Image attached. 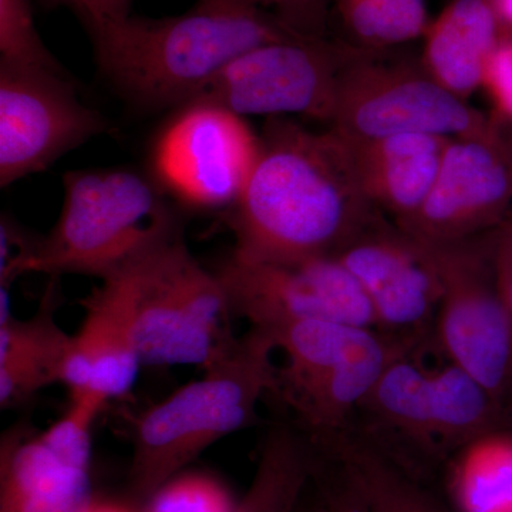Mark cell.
<instances>
[{
    "label": "cell",
    "instance_id": "obj_1",
    "mask_svg": "<svg viewBox=\"0 0 512 512\" xmlns=\"http://www.w3.org/2000/svg\"><path fill=\"white\" fill-rule=\"evenodd\" d=\"M375 210L330 128L269 119L245 190L228 211L232 252L258 261L333 255Z\"/></svg>",
    "mask_w": 512,
    "mask_h": 512
},
{
    "label": "cell",
    "instance_id": "obj_2",
    "mask_svg": "<svg viewBox=\"0 0 512 512\" xmlns=\"http://www.w3.org/2000/svg\"><path fill=\"white\" fill-rule=\"evenodd\" d=\"M296 36L305 35L247 0H197L173 18L130 15L92 35L104 76L150 109L183 106L238 56Z\"/></svg>",
    "mask_w": 512,
    "mask_h": 512
},
{
    "label": "cell",
    "instance_id": "obj_3",
    "mask_svg": "<svg viewBox=\"0 0 512 512\" xmlns=\"http://www.w3.org/2000/svg\"><path fill=\"white\" fill-rule=\"evenodd\" d=\"M274 339L251 328L235 338L204 376L141 413L133 430L128 484L147 501L207 448L256 420V409L274 392Z\"/></svg>",
    "mask_w": 512,
    "mask_h": 512
},
{
    "label": "cell",
    "instance_id": "obj_4",
    "mask_svg": "<svg viewBox=\"0 0 512 512\" xmlns=\"http://www.w3.org/2000/svg\"><path fill=\"white\" fill-rule=\"evenodd\" d=\"M101 284L119 301L143 365L204 370L237 338L220 279L191 254L180 225Z\"/></svg>",
    "mask_w": 512,
    "mask_h": 512
},
{
    "label": "cell",
    "instance_id": "obj_5",
    "mask_svg": "<svg viewBox=\"0 0 512 512\" xmlns=\"http://www.w3.org/2000/svg\"><path fill=\"white\" fill-rule=\"evenodd\" d=\"M62 212L15 269L23 274L104 279L178 227L168 195L137 171H72L63 178Z\"/></svg>",
    "mask_w": 512,
    "mask_h": 512
},
{
    "label": "cell",
    "instance_id": "obj_6",
    "mask_svg": "<svg viewBox=\"0 0 512 512\" xmlns=\"http://www.w3.org/2000/svg\"><path fill=\"white\" fill-rule=\"evenodd\" d=\"M268 333L285 355L271 394L320 437L346 427L390 363L403 356L377 330L343 323L303 320Z\"/></svg>",
    "mask_w": 512,
    "mask_h": 512
},
{
    "label": "cell",
    "instance_id": "obj_7",
    "mask_svg": "<svg viewBox=\"0 0 512 512\" xmlns=\"http://www.w3.org/2000/svg\"><path fill=\"white\" fill-rule=\"evenodd\" d=\"M384 53L357 50L346 64L330 130L349 138H466L493 131L494 117L484 116L444 89L421 60H392Z\"/></svg>",
    "mask_w": 512,
    "mask_h": 512
},
{
    "label": "cell",
    "instance_id": "obj_8",
    "mask_svg": "<svg viewBox=\"0 0 512 512\" xmlns=\"http://www.w3.org/2000/svg\"><path fill=\"white\" fill-rule=\"evenodd\" d=\"M356 52L326 37L265 43L232 60L191 101H210L242 117L296 114L330 124L340 76Z\"/></svg>",
    "mask_w": 512,
    "mask_h": 512
},
{
    "label": "cell",
    "instance_id": "obj_9",
    "mask_svg": "<svg viewBox=\"0 0 512 512\" xmlns=\"http://www.w3.org/2000/svg\"><path fill=\"white\" fill-rule=\"evenodd\" d=\"M493 231L443 244L421 242L440 278L441 345L454 365L498 399L512 377V316L495 284Z\"/></svg>",
    "mask_w": 512,
    "mask_h": 512
},
{
    "label": "cell",
    "instance_id": "obj_10",
    "mask_svg": "<svg viewBox=\"0 0 512 512\" xmlns=\"http://www.w3.org/2000/svg\"><path fill=\"white\" fill-rule=\"evenodd\" d=\"M261 137L244 117L210 103L177 107L154 138L151 177L194 210H232L258 158Z\"/></svg>",
    "mask_w": 512,
    "mask_h": 512
},
{
    "label": "cell",
    "instance_id": "obj_11",
    "mask_svg": "<svg viewBox=\"0 0 512 512\" xmlns=\"http://www.w3.org/2000/svg\"><path fill=\"white\" fill-rule=\"evenodd\" d=\"M231 316L272 332L303 320L377 330L366 292L335 256L258 261L232 252L215 269Z\"/></svg>",
    "mask_w": 512,
    "mask_h": 512
},
{
    "label": "cell",
    "instance_id": "obj_12",
    "mask_svg": "<svg viewBox=\"0 0 512 512\" xmlns=\"http://www.w3.org/2000/svg\"><path fill=\"white\" fill-rule=\"evenodd\" d=\"M332 256L362 286L377 332L394 346L399 338L417 340L439 313L441 284L429 249L383 212L373 211Z\"/></svg>",
    "mask_w": 512,
    "mask_h": 512
},
{
    "label": "cell",
    "instance_id": "obj_13",
    "mask_svg": "<svg viewBox=\"0 0 512 512\" xmlns=\"http://www.w3.org/2000/svg\"><path fill=\"white\" fill-rule=\"evenodd\" d=\"M107 130L69 76L0 67V185L40 173Z\"/></svg>",
    "mask_w": 512,
    "mask_h": 512
},
{
    "label": "cell",
    "instance_id": "obj_14",
    "mask_svg": "<svg viewBox=\"0 0 512 512\" xmlns=\"http://www.w3.org/2000/svg\"><path fill=\"white\" fill-rule=\"evenodd\" d=\"M511 204L512 163L495 121L484 136L448 141L426 201L397 225L431 244L460 241L500 227Z\"/></svg>",
    "mask_w": 512,
    "mask_h": 512
},
{
    "label": "cell",
    "instance_id": "obj_15",
    "mask_svg": "<svg viewBox=\"0 0 512 512\" xmlns=\"http://www.w3.org/2000/svg\"><path fill=\"white\" fill-rule=\"evenodd\" d=\"M362 406L410 439L464 444L476 439L493 420L495 399L460 366L429 375L397 357ZM360 406V407H362Z\"/></svg>",
    "mask_w": 512,
    "mask_h": 512
},
{
    "label": "cell",
    "instance_id": "obj_16",
    "mask_svg": "<svg viewBox=\"0 0 512 512\" xmlns=\"http://www.w3.org/2000/svg\"><path fill=\"white\" fill-rule=\"evenodd\" d=\"M335 134L342 141L356 183L367 202L390 215L394 224H402L420 210L433 188L451 140L430 134L379 138Z\"/></svg>",
    "mask_w": 512,
    "mask_h": 512
},
{
    "label": "cell",
    "instance_id": "obj_17",
    "mask_svg": "<svg viewBox=\"0 0 512 512\" xmlns=\"http://www.w3.org/2000/svg\"><path fill=\"white\" fill-rule=\"evenodd\" d=\"M84 319L72 335L62 383L70 392H92L107 400L133 389L141 363L119 301L101 284L82 301Z\"/></svg>",
    "mask_w": 512,
    "mask_h": 512
},
{
    "label": "cell",
    "instance_id": "obj_18",
    "mask_svg": "<svg viewBox=\"0 0 512 512\" xmlns=\"http://www.w3.org/2000/svg\"><path fill=\"white\" fill-rule=\"evenodd\" d=\"M32 318L10 315L9 288L0 286V404L15 406L53 383H62L72 335L56 320L59 278L50 276Z\"/></svg>",
    "mask_w": 512,
    "mask_h": 512
},
{
    "label": "cell",
    "instance_id": "obj_19",
    "mask_svg": "<svg viewBox=\"0 0 512 512\" xmlns=\"http://www.w3.org/2000/svg\"><path fill=\"white\" fill-rule=\"evenodd\" d=\"M501 35L491 0H450L426 30L421 64L444 89L466 100L483 86Z\"/></svg>",
    "mask_w": 512,
    "mask_h": 512
},
{
    "label": "cell",
    "instance_id": "obj_20",
    "mask_svg": "<svg viewBox=\"0 0 512 512\" xmlns=\"http://www.w3.org/2000/svg\"><path fill=\"white\" fill-rule=\"evenodd\" d=\"M0 512H86L94 498L89 470L63 460L43 437L2 447Z\"/></svg>",
    "mask_w": 512,
    "mask_h": 512
},
{
    "label": "cell",
    "instance_id": "obj_21",
    "mask_svg": "<svg viewBox=\"0 0 512 512\" xmlns=\"http://www.w3.org/2000/svg\"><path fill=\"white\" fill-rule=\"evenodd\" d=\"M312 473L313 457L302 437L286 427L272 431L235 512H296Z\"/></svg>",
    "mask_w": 512,
    "mask_h": 512
},
{
    "label": "cell",
    "instance_id": "obj_22",
    "mask_svg": "<svg viewBox=\"0 0 512 512\" xmlns=\"http://www.w3.org/2000/svg\"><path fill=\"white\" fill-rule=\"evenodd\" d=\"M345 33L343 43L384 53L423 39L429 28L426 0H332Z\"/></svg>",
    "mask_w": 512,
    "mask_h": 512
},
{
    "label": "cell",
    "instance_id": "obj_23",
    "mask_svg": "<svg viewBox=\"0 0 512 512\" xmlns=\"http://www.w3.org/2000/svg\"><path fill=\"white\" fill-rule=\"evenodd\" d=\"M468 450L454 493L461 512H512V440H487Z\"/></svg>",
    "mask_w": 512,
    "mask_h": 512
},
{
    "label": "cell",
    "instance_id": "obj_24",
    "mask_svg": "<svg viewBox=\"0 0 512 512\" xmlns=\"http://www.w3.org/2000/svg\"><path fill=\"white\" fill-rule=\"evenodd\" d=\"M0 67L66 76L37 33L30 0H0Z\"/></svg>",
    "mask_w": 512,
    "mask_h": 512
},
{
    "label": "cell",
    "instance_id": "obj_25",
    "mask_svg": "<svg viewBox=\"0 0 512 512\" xmlns=\"http://www.w3.org/2000/svg\"><path fill=\"white\" fill-rule=\"evenodd\" d=\"M146 512H235L227 488L202 474H178L146 501Z\"/></svg>",
    "mask_w": 512,
    "mask_h": 512
},
{
    "label": "cell",
    "instance_id": "obj_26",
    "mask_svg": "<svg viewBox=\"0 0 512 512\" xmlns=\"http://www.w3.org/2000/svg\"><path fill=\"white\" fill-rule=\"evenodd\" d=\"M281 20L296 33L326 37L332 0H247Z\"/></svg>",
    "mask_w": 512,
    "mask_h": 512
},
{
    "label": "cell",
    "instance_id": "obj_27",
    "mask_svg": "<svg viewBox=\"0 0 512 512\" xmlns=\"http://www.w3.org/2000/svg\"><path fill=\"white\" fill-rule=\"evenodd\" d=\"M483 86L490 94L497 119L512 123V33L498 40L485 69Z\"/></svg>",
    "mask_w": 512,
    "mask_h": 512
},
{
    "label": "cell",
    "instance_id": "obj_28",
    "mask_svg": "<svg viewBox=\"0 0 512 512\" xmlns=\"http://www.w3.org/2000/svg\"><path fill=\"white\" fill-rule=\"evenodd\" d=\"M52 5H64L73 9L89 28L90 35L130 16L133 0H47Z\"/></svg>",
    "mask_w": 512,
    "mask_h": 512
},
{
    "label": "cell",
    "instance_id": "obj_29",
    "mask_svg": "<svg viewBox=\"0 0 512 512\" xmlns=\"http://www.w3.org/2000/svg\"><path fill=\"white\" fill-rule=\"evenodd\" d=\"M493 268L501 301L512 316V221L493 231Z\"/></svg>",
    "mask_w": 512,
    "mask_h": 512
},
{
    "label": "cell",
    "instance_id": "obj_30",
    "mask_svg": "<svg viewBox=\"0 0 512 512\" xmlns=\"http://www.w3.org/2000/svg\"><path fill=\"white\" fill-rule=\"evenodd\" d=\"M495 15L500 20V25L505 32L512 33V0H491Z\"/></svg>",
    "mask_w": 512,
    "mask_h": 512
},
{
    "label": "cell",
    "instance_id": "obj_31",
    "mask_svg": "<svg viewBox=\"0 0 512 512\" xmlns=\"http://www.w3.org/2000/svg\"><path fill=\"white\" fill-rule=\"evenodd\" d=\"M318 512H373L369 505L360 504L359 501L353 507H349L348 498L343 500L333 501L326 507L320 508Z\"/></svg>",
    "mask_w": 512,
    "mask_h": 512
},
{
    "label": "cell",
    "instance_id": "obj_32",
    "mask_svg": "<svg viewBox=\"0 0 512 512\" xmlns=\"http://www.w3.org/2000/svg\"><path fill=\"white\" fill-rule=\"evenodd\" d=\"M494 119L497 121L498 130H500L501 137H503L505 146H507L508 154H510L512 163V123L498 120L497 117H494Z\"/></svg>",
    "mask_w": 512,
    "mask_h": 512
},
{
    "label": "cell",
    "instance_id": "obj_33",
    "mask_svg": "<svg viewBox=\"0 0 512 512\" xmlns=\"http://www.w3.org/2000/svg\"><path fill=\"white\" fill-rule=\"evenodd\" d=\"M86 512H133L127 510L126 507H121L119 504L101 503V501L94 500L92 505L87 508Z\"/></svg>",
    "mask_w": 512,
    "mask_h": 512
}]
</instances>
